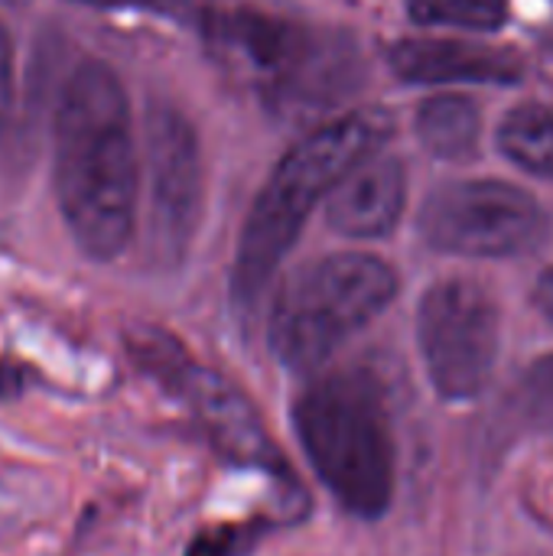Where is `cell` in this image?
Here are the masks:
<instances>
[{"label": "cell", "mask_w": 553, "mask_h": 556, "mask_svg": "<svg viewBox=\"0 0 553 556\" xmlns=\"http://www.w3.org/2000/svg\"><path fill=\"white\" fill-rule=\"evenodd\" d=\"M55 195L75 244L95 257H117L137 218V156L130 104L111 65L81 62L55 111Z\"/></svg>", "instance_id": "obj_1"}, {"label": "cell", "mask_w": 553, "mask_h": 556, "mask_svg": "<svg viewBox=\"0 0 553 556\" xmlns=\"http://www.w3.org/2000/svg\"><path fill=\"white\" fill-rule=\"evenodd\" d=\"M391 137V117L381 108H359L332 124L310 130L277 163L257 192L235 254L231 293L238 306H251L267 287L284 254L293 248L313 205Z\"/></svg>", "instance_id": "obj_2"}, {"label": "cell", "mask_w": 553, "mask_h": 556, "mask_svg": "<svg viewBox=\"0 0 553 556\" xmlns=\"http://www.w3.org/2000/svg\"><path fill=\"white\" fill-rule=\"evenodd\" d=\"M300 443L339 498L359 518H378L394 495V440L381 381L365 368L313 381L293 407Z\"/></svg>", "instance_id": "obj_3"}, {"label": "cell", "mask_w": 553, "mask_h": 556, "mask_svg": "<svg viewBox=\"0 0 553 556\" xmlns=\"http://www.w3.org/2000/svg\"><path fill=\"white\" fill-rule=\"evenodd\" d=\"M398 293V274L372 254H332L303 267L274 300L267 339L280 365L319 368Z\"/></svg>", "instance_id": "obj_4"}, {"label": "cell", "mask_w": 553, "mask_h": 556, "mask_svg": "<svg viewBox=\"0 0 553 556\" xmlns=\"http://www.w3.org/2000/svg\"><path fill=\"white\" fill-rule=\"evenodd\" d=\"M127 345H130L134 362L147 375H153L163 388H169L176 397L189 404V410L196 414V420L202 424V430L209 433V440L215 443L222 456H228L231 463L244 469L274 476L277 485L287 492V498H293L297 505L303 502V492L293 482L290 466L284 463L280 450L271 443L254 407L244 401L238 388H231L222 375L196 365L186 355V349L163 329L143 326L130 332Z\"/></svg>", "instance_id": "obj_5"}, {"label": "cell", "mask_w": 553, "mask_h": 556, "mask_svg": "<svg viewBox=\"0 0 553 556\" xmlns=\"http://www.w3.org/2000/svg\"><path fill=\"white\" fill-rule=\"evenodd\" d=\"M544 228L548 218L538 199L499 179L443 186L420 212L427 244L463 257H512L531 251L544 238Z\"/></svg>", "instance_id": "obj_6"}, {"label": "cell", "mask_w": 553, "mask_h": 556, "mask_svg": "<svg viewBox=\"0 0 553 556\" xmlns=\"http://www.w3.org/2000/svg\"><path fill=\"white\" fill-rule=\"evenodd\" d=\"M417 339L440 397H476L499 358V309L479 283L443 280L420 303Z\"/></svg>", "instance_id": "obj_7"}, {"label": "cell", "mask_w": 553, "mask_h": 556, "mask_svg": "<svg viewBox=\"0 0 553 556\" xmlns=\"http://www.w3.org/2000/svg\"><path fill=\"white\" fill-rule=\"evenodd\" d=\"M147 176H150V257L176 267L202 218V147L192 121L156 101L147 111Z\"/></svg>", "instance_id": "obj_8"}, {"label": "cell", "mask_w": 553, "mask_h": 556, "mask_svg": "<svg viewBox=\"0 0 553 556\" xmlns=\"http://www.w3.org/2000/svg\"><path fill=\"white\" fill-rule=\"evenodd\" d=\"M365 85V55L355 36L342 29H310L303 49L287 65V72L271 81L261 98L284 121L319 117Z\"/></svg>", "instance_id": "obj_9"}, {"label": "cell", "mask_w": 553, "mask_h": 556, "mask_svg": "<svg viewBox=\"0 0 553 556\" xmlns=\"http://www.w3.org/2000/svg\"><path fill=\"white\" fill-rule=\"evenodd\" d=\"M202 23L212 52L238 75L257 81L261 91L287 72L313 29L254 7L209 10Z\"/></svg>", "instance_id": "obj_10"}, {"label": "cell", "mask_w": 553, "mask_h": 556, "mask_svg": "<svg viewBox=\"0 0 553 556\" xmlns=\"http://www.w3.org/2000/svg\"><path fill=\"white\" fill-rule=\"evenodd\" d=\"M398 78L414 85H515L525 59L515 49L456 42V39H401L388 49Z\"/></svg>", "instance_id": "obj_11"}, {"label": "cell", "mask_w": 553, "mask_h": 556, "mask_svg": "<svg viewBox=\"0 0 553 556\" xmlns=\"http://www.w3.org/2000/svg\"><path fill=\"white\" fill-rule=\"evenodd\" d=\"M404 199V163L394 156H372L336 186L326 215L329 225L349 238H381L398 225Z\"/></svg>", "instance_id": "obj_12"}, {"label": "cell", "mask_w": 553, "mask_h": 556, "mask_svg": "<svg viewBox=\"0 0 553 556\" xmlns=\"http://www.w3.org/2000/svg\"><path fill=\"white\" fill-rule=\"evenodd\" d=\"M482 130L479 108L463 94H440L420 104L417 137L437 160H466Z\"/></svg>", "instance_id": "obj_13"}, {"label": "cell", "mask_w": 553, "mask_h": 556, "mask_svg": "<svg viewBox=\"0 0 553 556\" xmlns=\"http://www.w3.org/2000/svg\"><path fill=\"white\" fill-rule=\"evenodd\" d=\"M502 153L535 176L553 179V108L551 104H521L508 111L499 127Z\"/></svg>", "instance_id": "obj_14"}, {"label": "cell", "mask_w": 553, "mask_h": 556, "mask_svg": "<svg viewBox=\"0 0 553 556\" xmlns=\"http://www.w3.org/2000/svg\"><path fill=\"white\" fill-rule=\"evenodd\" d=\"M407 13L420 26L499 29L508 20V0H407Z\"/></svg>", "instance_id": "obj_15"}, {"label": "cell", "mask_w": 553, "mask_h": 556, "mask_svg": "<svg viewBox=\"0 0 553 556\" xmlns=\"http://www.w3.org/2000/svg\"><path fill=\"white\" fill-rule=\"evenodd\" d=\"M515 414L541 430H553V355L538 358L518 381Z\"/></svg>", "instance_id": "obj_16"}, {"label": "cell", "mask_w": 553, "mask_h": 556, "mask_svg": "<svg viewBox=\"0 0 553 556\" xmlns=\"http://www.w3.org/2000/svg\"><path fill=\"white\" fill-rule=\"evenodd\" d=\"M267 525H231V528H215L199 534L186 556H241L254 547Z\"/></svg>", "instance_id": "obj_17"}, {"label": "cell", "mask_w": 553, "mask_h": 556, "mask_svg": "<svg viewBox=\"0 0 553 556\" xmlns=\"http://www.w3.org/2000/svg\"><path fill=\"white\" fill-rule=\"evenodd\" d=\"M10 104H13V46H10V33L0 26V140L7 134Z\"/></svg>", "instance_id": "obj_18"}, {"label": "cell", "mask_w": 553, "mask_h": 556, "mask_svg": "<svg viewBox=\"0 0 553 556\" xmlns=\"http://www.w3.org/2000/svg\"><path fill=\"white\" fill-rule=\"evenodd\" d=\"M85 7H101V10H121V7H137V10H173L176 0H75Z\"/></svg>", "instance_id": "obj_19"}, {"label": "cell", "mask_w": 553, "mask_h": 556, "mask_svg": "<svg viewBox=\"0 0 553 556\" xmlns=\"http://www.w3.org/2000/svg\"><path fill=\"white\" fill-rule=\"evenodd\" d=\"M535 303H538V309L553 323V267L541 274V280L535 287Z\"/></svg>", "instance_id": "obj_20"}, {"label": "cell", "mask_w": 553, "mask_h": 556, "mask_svg": "<svg viewBox=\"0 0 553 556\" xmlns=\"http://www.w3.org/2000/svg\"><path fill=\"white\" fill-rule=\"evenodd\" d=\"M20 388H23L20 368L10 362H0V397H13V394H20Z\"/></svg>", "instance_id": "obj_21"}, {"label": "cell", "mask_w": 553, "mask_h": 556, "mask_svg": "<svg viewBox=\"0 0 553 556\" xmlns=\"http://www.w3.org/2000/svg\"><path fill=\"white\" fill-rule=\"evenodd\" d=\"M551 46H553V36H551Z\"/></svg>", "instance_id": "obj_22"}]
</instances>
